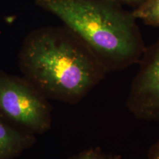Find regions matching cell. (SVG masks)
Wrapping results in <instances>:
<instances>
[{
	"label": "cell",
	"mask_w": 159,
	"mask_h": 159,
	"mask_svg": "<svg viewBox=\"0 0 159 159\" xmlns=\"http://www.w3.org/2000/svg\"><path fill=\"white\" fill-rule=\"evenodd\" d=\"M111 1L114 2L119 4L120 5H128L134 7L136 8L139 5H142V3H144L146 0H111Z\"/></svg>",
	"instance_id": "8"
},
{
	"label": "cell",
	"mask_w": 159,
	"mask_h": 159,
	"mask_svg": "<svg viewBox=\"0 0 159 159\" xmlns=\"http://www.w3.org/2000/svg\"><path fill=\"white\" fill-rule=\"evenodd\" d=\"M138 63L126 106L137 119L159 121V37L146 47Z\"/></svg>",
	"instance_id": "4"
},
{
	"label": "cell",
	"mask_w": 159,
	"mask_h": 159,
	"mask_svg": "<svg viewBox=\"0 0 159 159\" xmlns=\"http://www.w3.org/2000/svg\"><path fill=\"white\" fill-rule=\"evenodd\" d=\"M69 159H108V157L103 153L100 148H94L83 150Z\"/></svg>",
	"instance_id": "7"
},
{
	"label": "cell",
	"mask_w": 159,
	"mask_h": 159,
	"mask_svg": "<svg viewBox=\"0 0 159 159\" xmlns=\"http://www.w3.org/2000/svg\"><path fill=\"white\" fill-rule=\"evenodd\" d=\"M19 64L24 77L47 99L71 105L80 102L108 73L65 26L30 32L20 49Z\"/></svg>",
	"instance_id": "1"
},
{
	"label": "cell",
	"mask_w": 159,
	"mask_h": 159,
	"mask_svg": "<svg viewBox=\"0 0 159 159\" xmlns=\"http://www.w3.org/2000/svg\"><path fill=\"white\" fill-rule=\"evenodd\" d=\"M108 159H121V156L119 155H114V156H110Z\"/></svg>",
	"instance_id": "10"
},
{
	"label": "cell",
	"mask_w": 159,
	"mask_h": 159,
	"mask_svg": "<svg viewBox=\"0 0 159 159\" xmlns=\"http://www.w3.org/2000/svg\"><path fill=\"white\" fill-rule=\"evenodd\" d=\"M83 41L107 71L138 63L144 53L142 33L132 12L111 0H35Z\"/></svg>",
	"instance_id": "2"
},
{
	"label": "cell",
	"mask_w": 159,
	"mask_h": 159,
	"mask_svg": "<svg viewBox=\"0 0 159 159\" xmlns=\"http://www.w3.org/2000/svg\"><path fill=\"white\" fill-rule=\"evenodd\" d=\"M148 159H159V139L151 146L148 152Z\"/></svg>",
	"instance_id": "9"
},
{
	"label": "cell",
	"mask_w": 159,
	"mask_h": 159,
	"mask_svg": "<svg viewBox=\"0 0 159 159\" xmlns=\"http://www.w3.org/2000/svg\"><path fill=\"white\" fill-rule=\"evenodd\" d=\"M0 114L34 134L47 132L52 108L47 98L25 77L0 71Z\"/></svg>",
	"instance_id": "3"
},
{
	"label": "cell",
	"mask_w": 159,
	"mask_h": 159,
	"mask_svg": "<svg viewBox=\"0 0 159 159\" xmlns=\"http://www.w3.org/2000/svg\"><path fill=\"white\" fill-rule=\"evenodd\" d=\"M132 14L145 25L159 27V0H146L132 11Z\"/></svg>",
	"instance_id": "6"
},
{
	"label": "cell",
	"mask_w": 159,
	"mask_h": 159,
	"mask_svg": "<svg viewBox=\"0 0 159 159\" xmlns=\"http://www.w3.org/2000/svg\"><path fill=\"white\" fill-rule=\"evenodd\" d=\"M35 140L34 134L0 114V159L16 158L31 148Z\"/></svg>",
	"instance_id": "5"
}]
</instances>
